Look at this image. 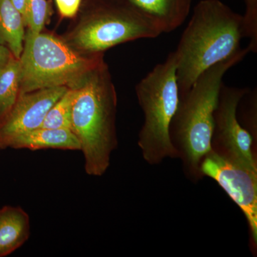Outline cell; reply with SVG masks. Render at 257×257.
I'll return each mask as SVG.
<instances>
[{
  "instance_id": "6da1fadb",
  "label": "cell",
  "mask_w": 257,
  "mask_h": 257,
  "mask_svg": "<svg viewBox=\"0 0 257 257\" xmlns=\"http://www.w3.org/2000/svg\"><path fill=\"white\" fill-rule=\"evenodd\" d=\"M243 38V15L220 0H201L174 52L180 96L204 71L237 54Z\"/></svg>"
},
{
  "instance_id": "7a4b0ae2",
  "label": "cell",
  "mask_w": 257,
  "mask_h": 257,
  "mask_svg": "<svg viewBox=\"0 0 257 257\" xmlns=\"http://www.w3.org/2000/svg\"><path fill=\"white\" fill-rule=\"evenodd\" d=\"M247 47L199 75L188 92L180 96L171 122V141L183 162L186 175L193 182L202 178L203 160L212 152L214 112L226 72L249 53Z\"/></svg>"
},
{
  "instance_id": "3957f363",
  "label": "cell",
  "mask_w": 257,
  "mask_h": 257,
  "mask_svg": "<svg viewBox=\"0 0 257 257\" xmlns=\"http://www.w3.org/2000/svg\"><path fill=\"white\" fill-rule=\"evenodd\" d=\"M74 87L71 130L78 139L86 173L101 177L118 146L116 93L105 64L89 72Z\"/></svg>"
},
{
  "instance_id": "277c9868",
  "label": "cell",
  "mask_w": 257,
  "mask_h": 257,
  "mask_svg": "<svg viewBox=\"0 0 257 257\" xmlns=\"http://www.w3.org/2000/svg\"><path fill=\"white\" fill-rule=\"evenodd\" d=\"M136 92L145 114L138 140L144 159L155 165L167 157L179 158L170 135L171 122L180 101L175 52L138 83Z\"/></svg>"
},
{
  "instance_id": "5b68a950",
  "label": "cell",
  "mask_w": 257,
  "mask_h": 257,
  "mask_svg": "<svg viewBox=\"0 0 257 257\" xmlns=\"http://www.w3.org/2000/svg\"><path fill=\"white\" fill-rule=\"evenodd\" d=\"M20 62V94L45 88L76 87L89 72L104 63L101 54L82 55L53 35L29 31Z\"/></svg>"
},
{
  "instance_id": "8992f818",
  "label": "cell",
  "mask_w": 257,
  "mask_h": 257,
  "mask_svg": "<svg viewBox=\"0 0 257 257\" xmlns=\"http://www.w3.org/2000/svg\"><path fill=\"white\" fill-rule=\"evenodd\" d=\"M160 30L127 5L102 4L96 7L70 37L76 50L84 54H101L124 42L151 39Z\"/></svg>"
},
{
  "instance_id": "52a82bcc",
  "label": "cell",
  "mask_w": 257,
  "mask_h": 257,
  "mask_svg": "<svg viewBox=\"0 0 257 257\" xmlns=\"http://www.w3.org/2000/svg\"><path fill=\"white\" fill-rule=\"evenodd\" d=\"M247 88L228 87L223 83L214 112L211 149L216 155L257 173L253 137L237 119V108Z\"/></svg>"
},
{
  "instance_id": "ba28073f",
  "label": "cell",
  "mask_w": 257,
  "mask_h": 257,
  "mask_svg": "<svg viewBox=\"0 0 257 257\" xmlns=\"http://www.w3.org/2000/svg\"><path fill=\"white\" fill-rule=\"evenodd\" d=\"M203 177L214 179L242 211L248 225L250 243L257 245V173L230 162L214 152L203 160Z\"/></svg>"
},
{
  "instance_id": "9c48e42d",
  "label": "cell",
  "mask_w": 257,
  "mask_h": 257,
  "mask_svg": "<svg viewBox=\"0 0 257 257\" xmlns=\"http://www.w3.org/2000/svg\"><path fill=\"white\" fill-rule=\"evenodd\" d=\"M68 88H45L20 94L11 110L0 121V150L8 148L17 137L40 128L50 108Z\"/></svg>"
},
{
  "instance_id": "30bf717a",
  "label": "cell",
  "mask_w": 257,
  "mask_h": 257,
  "mask_svg": "<svg viewBox=\"0 0 257 257\" xmlns=\"http://www.w3.org/2000/svg\"><path fill=\"white\" fill-rule=\"evenodd\" d=\"M124 3L153 23L162 34L181 26L192 6V0H125Z\"/></svg>"
},
{
  "instance_id": "8fae6325",
  "label": "cell",
  "mask_w": 257,
  "mask_h": 257,
  "mask_svg": "<svg viewBox=\"0 0 257 257\" xmlns=\"http://www.w3.org/2000/svg\"><path fill=\"white\" fill-rule=\"evenodd\" d=\"M8 148L31 151L62 150L80 151L78 139L69 128H37L23 134L10 143Z\"/></svg>"
},
{
  "instance_id": "7c38bea8",
  "label": "cell",
  "mask_w": 257,
  "mask_h": 257,
  "mask_svg": "<svg viewBox=\"0 0 257 257\" xmlns=\"http://www.w3.org/2000/svg\"><path fill=\"white\" fill-rule=\"evenodd\" d=\"M31 226L28 213L20 207L0 209V257L9 256L25 243Z\"/></svg>"
},
{
  "instance_id": "4fadbf2b",
  "label": "cell",
  "mask_w": 257,
  "mask_h": 257,
  "mask_svg": "<svg viewBox=\"0 0 257 257\" xmlns=\"http://www.w3.org/2000/svg\"><path fill=\"white\" fill-rule=\"evenodd\" d=\"M25 20L11 0H0V45L20 59L25 42Z\"/></svg>"
},
{
  "instance_id": "5bb4252c",
  "label": "cell",
  "mask_w": 257,
  "mask_h": 257,
  "mask_svg": "<svg viewBox=\"0 0 257 257\" xmlns=\"http://www.w3.org/2000/svg\"><path fill=\"white\" fill-rule=\"evenodd\" d=\"M21 79L20 59L12 57L0 69V121L9 113L18 100Z\"/></svg>"
},
{
  "instance_id": "9a60e30c",
  "label": "cell",
  "mask_w": 257,
  "mask_h": 257,
  "mask_svg": "<svg viewBox=\"0 0 257 257\" xmlns=\"http://www.w3.org/2000/svg\"><path fill=\"white\" fill-rule=\"evenodd\" d=\"M75 95V87H69L50 108L40 127L71 130L72 106Z\"/></svg>"
},
{
  "instance_id": "2e32d148",
  "label": "cell",
  "mask_w": 257,
  "mask_h": 257,
  "mask_svg": "<svg viewBox=\"0 0 257 257\" xmlns=\"http://www.w3.org/2000/svg\"><path fill=\"white\" fill-rule=\"evenodd\" d=\"M48 3L46 0H27L24 20L28 31L32 34L42 32L49 15Z\"/></svg>"
},
{
  "instance_id": "e0dca14e",
  "label": "cell",
  "mask_w": 257,
  "mask_h": 257,
  "mask_svg": "<svg viewBox=\"0 0 257 257\" xmlns=\"http://www.w3.org/2000/svg\"><path fill=\"white\" fill-rule=\"evenodd\" d=\"M246 10L243 19L244 38L249 40L250 52H257V0H244Z\"/></svg>"
},
{
  "instance_id": "ac0fdd59",
  "label": "cell",
  "mask_w": 257,
  "mask_h": 257,
  "mask_svg": "<svg viewBox=\"0 0 257 257\" xmlns=\"http://www.w3.org/2000/svg\"><path fill=\"white\" fill-rule=\"evenodd\" d=\"M82 0H55L59 13L63 18H72L75 16Z\"/></svg>"
},
{
  "instance_id": "d6986e66",
  "label": "cell",
  "mask_w": 257,
  "mask_h": 257,
  "mask_svg": "<svg viewBox=\"0 0 257 257\" xmlns=\"http://www.w3.org/2000/svg\"><path fill=\"white\" fill-rule=\"evenodd\" d=\"M13 57L14 56L8 47L0 45V69L3 68Z\"/></svg>"
},
{
  "instance_id": "ffe728a7",
  "label": "cell",
  "mask_w": 257,
  "mask_h": 257,
  "mask_svg": "<svg viewBox=\"0 0 257 257\" xmlns=\"http://www.w3.org/2000/svg\"><path fill=\"white\" fill-rule=\"evenodd\" d=\"M12 3L15 5L17 8L22 13L24 18V13H25V7H26L27 0H11Z\"/></svg>"
},
{
  "instance_id": "44dd1931",
  "label": "cell",
  "mask_w": 257,
  "mask_h": 257,
  "mask_svg": "<svg viewBox=\"0 0 257 257\" xmlns=\"http://www.w3.org/2000/svg\"><path fill=\"white\" fill-rule=\"evenodd\" d=\"M114 1H119V0H114Z\"/></svg>"
}]
</instances>
